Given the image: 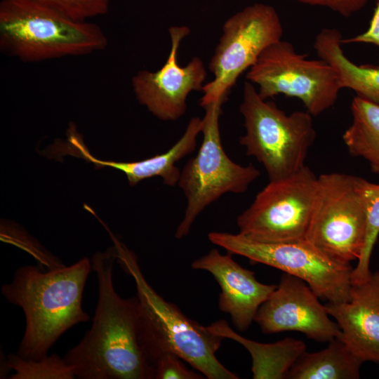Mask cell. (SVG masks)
I'll return each instance as SVG.
<instances>
[{"mask_svg": "<svg viewBox=\"0 0 379 379\" xmlns=\"http://www.w3.org/2000/svg\"><path fill=\"white\" fill-rule=\"evenodd\" d=\"M178 356L166 352L160 355L153 364L155 379H202L205 377L188 369Z\"/></svg>", "mask_w": 379, "mask_h": 379, "instance_id": "24", "label": "cell"}, {"mask_svg": "<svg viewBox=\"0 0 379 379\" xmlns=\"http://www.w3.org/2000/svg\"><path fill=\"white\" fill-rule=\"evenodd\" d=\"M366 181L337 172L318 176L317 193L305 241L342 265L358 260L364 246Z\"/></svg>", "mask_w": 379, "mask_h": 379, "instance_id": "6", "label": "cell"}, {"mask_svg": "<svg viewBox=\"0 0 379 379\" xmlns=\"http://www.w3.org/2000/svg\"><path fill=\"white\" fill-rule=\"evenodd\" d=\"M367 223L364 246L352 272V284L366 281L371 276L370 261L379 235V184L366 181Z\"/></svg>", "mask_w": 379, "mask_h": 379, "instance_id": "22", "label": "cell"}, {"mask_svg": "<svg viewBox=\"0 0 379 379\" xmlns=\"http://www.w3.org/2000/svg\"><path fill=\"white\" fill-rule=\"evenodd\" d=\"M91 270L87 258L48 271L25 265L18 268L12 281L1 286L3 295L20 307L25 317L18 356L31 359L44 357L65 332L89 320L82 307V298Z\"/></svg>", "mask_w": 379, "mask_h": 379, "instance_id": "2", "label": "cell"}, {"mask_svg": "<svg viewBox=\"0 0 379 379\" xmlns=\"http://www.w3.org/2000/svg\"><path fill=\"white\" fill-rule=\"evenodd\" d=\"M325 307L350 349L364 361L379 362V272L352 284L350 300Z\"/></svg>", "mask_w": 379, "mask_h": 379, "instance_id": "15", "label": "cell"}, {"mask_svg": "<svg viewBox=\"0 0 379 379\" xmlns=\"http://www.w3.org/2000/svg\"><path fill=\"white\" fill-rule=\"evenodd\" d=\"M352 120L343 135L349 153L365 159L379 175V105L360 96L351 103Z\"/></svg>", "mask_w": 379, "mask_h": 379, "instance_id": "20", "label": "cell"}, {"mask_svg": "<svg viewBox=\"0 0 379 379\" xmlns=\"http://www.w3.org/2000/svg\"><path fill=\"white\" fill-rule=\"evenodd\" d=\"M316 352L305 351L286 374L288 379H358L364 362L341 338Z\"/></svg>", "mask_w": 379, "mask_h": 379, "instance_id": "19", "label": "cell"}, {"mask_svg": "<svg viewBox=\"0 0 379 379\" xmlns=\"http://www.w3.org/2000/svg\"><path fill=\"white\" fill-rule=\"evenodd\" d=\"M75 21L103 15L109 10L111 0H34Z\"/></svg>", "mask_w": 379, "mask_h": 379, "instance_id": "23", "label": "cell"}, {"mask_svg": "<svg viewBox=\"0 0 379 379\" xmlns=\"http://www.w3.org/2000/svg\"><path fill=\"white\" fill-rule=\"evenodd\" d=\"M343 39L337 29L324 28L316 36L314 48L319 58L335 70L342 89L350 88L357 95L379 105V66L352 62L342 48Z\"/></svg>", "mask_w": 379, "mask_h": 379, "instance_id": "17", "label": "cell"}, {"mask_svg": "<svg viewBox=\"0 0 379 379\" xmlns=\"http://www.w3.org/2000/svg\"><path fill=\"white\" fill-rule=\"evenodd\" d=\"M282 34L279 16L267 4H254L227 19L208 64L214 79L204 84L200 106L226 101L239 77L267 47L281 40Z\"/></svg>", "mask_w": 379, "mask_h": 379, "instance_id": "11", "label": "cell"}, {"mask_svg": "<svg viewBox=\"0 0 379 379\" xmlns=\"http://www.w3.org/2000/svg\"><path fill=\"white\" fill-rule=\"evenodd\" d=\"M5 366L15 371L10 379H73L76 377L72 368L57 354L31 359L11 353Z\"/></svg>", "mask_w": 379, "mask_h": 379, "instance_id": "21", "label": "cell"}, {"mask_svg": "<svg viewBox=\"0 0 379 379\" xmlns=\"http://www.w3.org/2000/svg\"><path fill=\"white\" fill-rule=\"evenodd\" d=\"M107 45L102 29L34 0L0 1V49L26 62L86 55Z\"/></svg>", "mask_w": 379, "mask_h": 379, "instance_id": "4", "label": "cell"}, {"mask_svg": "<svg viewBox=\"0 0 379 379\" xmlns=\"http://www.w3.org/2000/svg\"><path fill=\"white\" fill-rule=\"evenodd\" d=\"M318 189V176L305 166L295 173L270 180L237 219L239 233L267 243L305 241Z\"/></svg>", "mask_w": 379, "mask_h": 379, "instance_id": "8", "label": "cell"}, {"mask_svg": "<svg viewBox=\"0 0 379 379\" xmlns=\"http://www.w3.org/2000/svg\"><path fill=\"white\" fill-rule=\"evenodd\" d=\"M171 41L166 62L156 72L139 71L132 77V88L138 101L162 121H176L187 109V98L193 91H202L207 72L202 60L193 58L185 66L178 61L182 40L190 33L187 26H172Z\"/></svg>", "mask_w": 379, "mask_h": 379, "instance_id": "12", "label": "cell"}, {"mask_svg": "<svg viewBox=\"0 0 379 379\" xmlns=\"http://www.w3.org/2000/svg\"><path fill=\"white\" fill-rule=\"evenodd\" d=\"M239 111L246 131L239 142L248 156L263 166L269 180L286 178L305 166L316 138L312 114H286L274 102L260 98L248 81L244 84Z\"/></svg>", "mask_w": 379, "mask_h": 379, "instance_id": "5", "label": "cell"}, {"mask_svg": "<svg viewBox=\"0 0 379 379\" xmlns=\"http://www.w3.org/2000/svg\"><path fill=\"white\" fill-rule=\"evenodd\" d=\"M343 43L372 44L379 48V0H377L376 6L368 28L360 34L350 39H343Z\"/></svg>", "mask_w": 379, "mask_h": 379, "instance_id": "26", "label": "cell"}, {"mask_svg": "<svg viewBox=\"0 0 379 379\" xmlns=\"http://www.w3.org/2000/svg\"><path fill=\"white\" fill-rule=\"evenodd\" d=\"M325 305L301 279L285 273L268 298L258 310L254 321L265 333L298 331L319 343L341 335Z\"/></svg>", "mask_w": 379, "mask_h": 379, "instance_id": "13", "label": "cell"}, {"mask_svg": "<svg viewBox=\"0 0 379 379\" xmlns=\"http://www.w3.org/2000/svg\"><path fill=\"white\" fill-rule=\"evenodd\" d=\"M232 253L221 254L213 248L192 263L194 270L210 272L218 283L221 292L218 305L230 315L234 326L240 331L248 328L260 305L277 285L258 281L255 273L244 268L232 258Z\"/></svg>", "mask_w": 379, "mask_h": 379, "instance_id": "14", "label": "cell"}, {"mask_svg": "<svg viewBox=\"0 0 379 379\" xmlns=\"http://www.w3.org/2000/svg\"><path fill=\"white\" fill-rule=\"evenodd\" d=\"M306 57L291 43L280 40L260 54L246 78L258 86L263 100L278 95L293 97L310 114L317 116L335 105L342 88L331 65L320 58Z\"/></svg>", "mask_w": 379, "mask_h": 379, "instance_id": "9", "label": "cell"}, {"mask_svg": "<svg viewBox=\"0 0 379 379\" xmlns=\"http://www.w3.org/2000/svg\"><path fill=\"white\" fill-rule=\"evenodd\" d=\"M203 119H190L181 138L166 152L152 157L136 161L117 162L95 158L86 149L80 138L72 142V149L78 156L93 163L97 167L109 166L123 172L130 185H135L142 180L154 176L161 177L164 185L173 187L178 185L180 171L176 164L192 154L197 146V137L202 131Z\"/></svg>", "mask_w": 379, "mask_h": 379, "instance_id": "16", "label": "cell"}, {"mask_svg": "<svg viewBox=\"0 0 379 379\" xmlns=\"http://www.w3.org/2000/svg\"><path fill=\"white\" fill-rule=\"evenodd\" d=\"M209 328L223 338L234 340L244 346L252 359L254 379L286 378L297 359L306 351L303 341L286 338L275 343H260L244 338L234 331L224 320L213 322Z\"/></svg>", "mask_w": 379, "mask_h": 379, "instance_id": "18", "label": "cell"}, {"mask_svg": "<svg viewBox=\"0 0 379 379\" xmlns=\"http://www.w3.org/2000/svg\"><path fill=\"white\" fill-rule=\"evenodd\" d=\"M310 6L328 8L344 17H350L361 9L368 0H296Z\"/></svg>", "mask_w": 379, "mask_h": 379, "instance_id": "25", "label": "cell"}, {"mask_svg": "<svg viewBox=\"0 0 379 379\" xmlns=\"http://www.w3.org/2000/svg\"><path fill=\"white\" fill-rule=\"evenodd\" d=\"M211 243L251 262L279 269L305 281L320 299L346 302L352 288L351 265L338 263L305 241L267 243L248 239L239 233L211 232Z\"/></svg>", "mask_w": 379, "mask_h": 379, "instance_id": "10", "label": "cell"}, {"mask_svg": "<svg viewBox=\"0 0 379 379\" xmlns=\"http://www.w3.org/2000/svg\"><path fill=\"white\" fill-rule=\"evenodd\" d=\"M116 260L112 246L97 252L91 260L98 284L93 323L63 357L80 379L154 378L139 340L138 298H121L113 285Z\"/></svg>", "mask_w": 379, "mask_h": 379, "instance_id": "1", "label": "cell"}, {"mask_svg": "<svg viewBox=\"0 0 379 379\" xmlns=\"http://www.w3.org/2000/svg\"><path fill=\"white\" fill-rule=\"evenodd\" d=\"M112 238L118 263L135 284L139 340L152 368L160 355L171 352L208 379H238L215 357L224 338L165 300L146 280L135 254L114 236Z\"/></svg>", "mask_w": 379, "mask_h": 379, "instance_id": "3", "label": "cell"}, {"mask_svg": "<svg viewBox=\"0 0 379 379\" xmlns=\"http://www.w3.org/2000/svg\"><path fill=\"white\" fill-rule=\"evenodd\" d=\"M220 100L203 108V140L195 157L191 158L180 173L178 186L187 200L182 221L175 237H186L197 216L223 194L244 193L260 175L253 165L235 163L226 154L221 141L219 119L222 105Z\"/></svg>", "mask_w": 379, "mask_h": 379, "instance_id": "7", "label": "cell"}]
</instances>
